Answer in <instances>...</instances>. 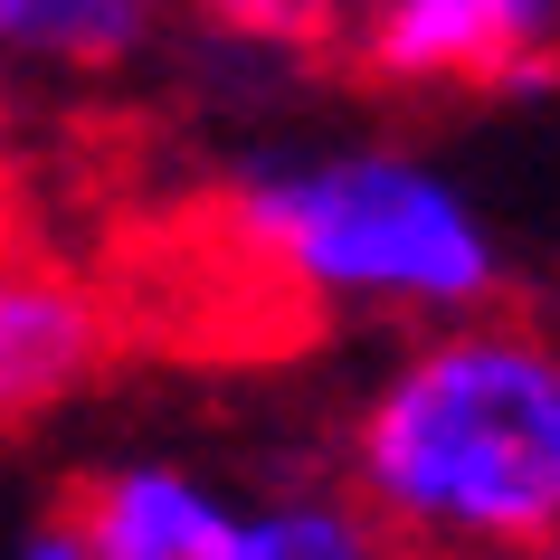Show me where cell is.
<instances>
[{"mask_svg": "<svg viewBox=\"0 0 560 560\" xmlns=\"http://www.w3.org/2000/svg\"><path fill=\"white\" fill-rule=\"evenodd\" d=\"M352 503L399 560H532L560 541V332L456 314L409 332L352 409Z\"/></svg>", "mask_w": 560, "mask_h": 560, "instance_id": "6da1fadb", "label": "cell"}, {"mask_svg": "<svg viewBox=\"0 0 560 560\" xmlns=\"http://www.w3.org/2000/svg\"><path fill=\"white\" fill-rule=\"evenodd\" d=\"M219 237L276 295L352 324H456L503 295V229L409 143H304L229 180Z\"/></svg>", "mask_w": 560, "mask_h": 560, "instance_id": "7a4b0ae2", "label": "cell"}, {"mask_svg": "<svg viewBox=\"0 0 560 560\" xmlns=\"http://www.w3.org/2000/svg\"><path fill=\"white\" fill-rule=\"evenodd\" d=\"M352 38L389 86L551 95L560 0H352Z\"/></svg>", "mask_w": 560, "mask_h": 560, "instance_id": "3957f363", "label": "cell"}, {"mask_svg": "<svg viewBox=\"0 0 560 560\" xmlns=\"http://www.w3.org/2000/svg\"><path fill=\"white\" fill-rule=\"evenodd\" d=\"M105 361H115V304L30 247H0V438L77 399Z\"/></svg>", "mask_w": 560, "mask_h": 560, "instance_id": "277c9868", "label": "cell"}, {"mask_svg": "<svg viewBox=\"0 0 560 560\" xmlns=\"http://www.w3.org/2000/svg\"><path fill=\"white\" fill-rule=\"evenodd\" d=\"M229 513L237 494H219L209 475L172 466V456H115L67 494L86 560H219Z\"/></svg>", "mask_w": 560, "mask_h": 560, "instance_id": "5b68a950", "label": "cell"}, {"mask_svg": "<svg viewBox=\"0 0 560 560\" xmlns=\"http://www.w3.org/2000/svg\"><path fill=\"white\" fill-rule=\"evenodd\" d=\"M219 560H399L389 532L332 485H295V494H257L229 513Z\"/></svg>", "mask_w": 560, "mask_h": 560, "instance_id": "8992f818", "label": "cell"}, {"mask_svg": "<svg viewBox=\"0 0 560 560\" xmlns=\"http://www.w3.org/2000/svg\"><path fill=\"white\" fill-rule=\"evenodd\" d=\"M152 38V0H0V58L124 67Z\"/></svg>", "mask_w": 560, "mask_h": 560, "instance_id": "52a82bcc", "label": "cell"}, {"mask_svg": "<svg viewBox=\"0 0 560 560\" xmlns=\"http://www.w3.org/2000/svg\"><path fill=\"white\" fill-rule=\"evenodd\" d=\"M209 38L229 48H257V58H304V48H332L352 30V0H190Z\"/></svg>", "mask_w": 560, "mask_h": 560, "instance_id": "ba28073f", "label": "cell"}, {"mask_svg": "<svg viewBox=\"0 0 560 560\" xmlns=\"http://www.w3.org/2000/svg\"><path fill=\"white\" fill-rule=\"evenodd\" d=\"M10 560H86V541H77V523H67V503L58 513H38L20 541H10Z\"/></svg>", "mask_w": 560, "mask_h": 560, "instance_id": "9c48e42d", "label": "cell"}, {"mask_svg": "<svg viewBox=\"0 0 560 560\" xmlns=\"http://www.w3.org/2000/svg\"><path fill=\"white\" fill-rule=\"evenodd\" d=\"M532 560H560V541H551V551H532Z\"/></svg>", "mask_w": 560, "mask_h": 560, "instance_id": "30bf717a", "label": "cell"}, {"mask_svg": "<svg viewBox=\"0 0 560 560\" xmlns=\"http://www.w3.org/2000/svg\"><path fill=\"white\" fill-rule=\"evenodd\" d=\"M0 247H10V237H0Z\"/></svg>", "mask_w": 560, "mask_h": 560, "instance_id": "8fae6325", "label": "cell"}]
</instances>
